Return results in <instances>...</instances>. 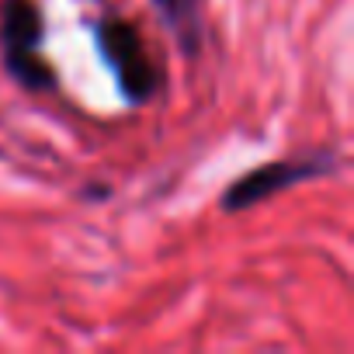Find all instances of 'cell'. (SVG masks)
Returning a JSON list of instances; mask_svg holds the SVG:
<instances>
[{
	"label": "cell",
	"mask_w": 354,
	"mask_h": 354,
	"mask_svg": "<svg viewBox=\"0 0 354 354\" xmlns=\"http://www.w3.org/2000/svg\"><path fill=\"white\" fill-rule=\"evenodd\" d=\"M94 46L129 108L153 104L163 94V66L149 53V42L132 18L108 15L94 21Z\"/></svg>",
	"instance_id": "cell-1"
},
{
	"label": "cell",
	"mask_w": 354,
	"mask_h": 354,
	"mask_svg": "<svg viewBox=\"0 0 354 354\" xmlns=\"http://www.w3.org/2000/svg\"><path fill=\"white\" fill-rule=\"evenodd\" d=\"M340 170V153L333 146H319L309 153H295V156H281V160H268L261 167H250L247 174L233 177L226 185V192L219 195V209L226 216H240L247 209H257L299 185L309 181H323V177Z\"/></svg>",
	"instance_id": "cell-2"
},
{
	"label": "cell",
	"mask_w": 354,
	"mask_h": 354,
	"mask_svg": "<svg viewBox=\"0 0 354 354\" xmlns=\"http://www.w3.org/2000/svg\"><path fill=\"white\" fill-rule=\"evenodd\" d=\"M42 42L46 18L39 0H0V63L28 94H49L59 87L56 66L39 53Z\"/></svg>",
	"instance_id": "cell-3"
},
{
	"label": "cell",
	"mask_w": 354,
	"mask_h": 354,
	"mask_svg": "<svg viewBox=\"0 0 354 354\" xmlns=\"http://www.w3.org/2000/svg\"><path fill=\"white\" fill-rule=\"evenodd\" d=\"M149 8L177 42L185 59H198L205 49V0H149Z\"/></svg>",
	"instance_id": "cell-4"
}]
</instances>
